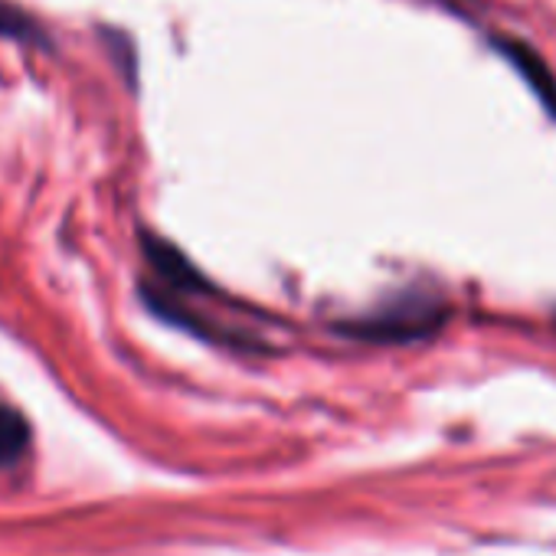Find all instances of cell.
<instances>
[{
  "label": "cell",
  "instance_id": "2",
  "mask_svg": "<svg viewBox=\"0 0 556 556\" xmlns=\"http://www.w3.org/2000/svg\"><path fill=\"white\" fill-rule=\"evenodd\" d=\"M494 50L510 63V70L527 83V89L536 96V102L543 105V112L556 122V73L546 66V60L523 40H510V37H497Z\"/></svg>",
  "mask_w": 556,
  "mask_h": 556
},
{
  "label": "cell",
  "instance_id": "4",
  "mask_svg": "<svg viewBox=\"0 0 556 556\" xmlns=\"http://www.w3.org/2000/svg\"><path fill=\"white\" fill-rule=\"evenodd\" d=\"M27 448H30L27 419L11 406H0V468L17 465Z\"/></svg>",
  "mask_w": 556,
  "mask_h": 556
},
{
  "label": "cell",
  "instance_id": "5",
  "mask_svg": "<svg viewBox=\"0 0 556 556\" xmlns=\"http://www.w3.org/2000/svg\"><path fill=\"white\" fill-rule=\"evenodd\" d=\"M0 37H11V40H21V43H37V47L47 43L43 27L30 14H24L21 8L4 4V0H0Z\"/></svg>",
  "mask_w": 556,
  "mask_h": 556
},
{
  "label": "cell",
  "instance_id": "3",
  "mask_svg": "<svg viewBox=\"0 0 556 556\" xmlns=\"http://www.w3.org/2000/svg\"><path fill=\"white\" fill-rule=\"evenodd\" d=\"M141 245H144V255H148L151 268L157 271L161 286L167 292H177V295H184V292H210L206 278L190 265V258L180 249H174L170 242H164V239H157L151 232H144Z\"/></svg>",
  "mask_w": 556,
  "mask_h": 556
},
{
  "label": "cell",
  "instance_id": "1",
  "mask_svg": "<svg viewBox=\"0 0 556 556\" xmlns=\"http://www.w3.org/2000/svg\"><path fill=\"white\" fill-rule=\"evenodd\" d=\"M445 321H448V308L442 299L409 289V292L387 299L380 308L354 321H344L341 331L361 341H374V344H409V341H426L439 334Z\"/></svg>",
  "mask_w": 556,
  "mask_h": 556
}]
</instances>
